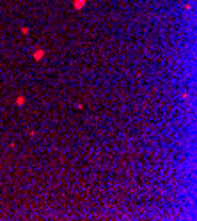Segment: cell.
I'll list each match as a JSON object with an SVG mask.
<instances>
[{
    "mask_svg": "<svg viewBox=\"0 0 197 221\" xmlns=\"http://www.w3.org/2000/svg\"><path fill=\"white\" fill-rule=\"evenodd\" d=\"M85 6V0H73V7L75 9H82Z\"/></svg>",
    "mask_w": 197,
    "mask_h": 221,
    "instance_id": "2",
    "label": "cell"
},
{
    "mask_svg": "<svg viewBox=\"0 0 197 221\" xmlns=\"http://www.w3.org/2000/svg\"><path fill=\"white\" fill-rule=\"evenodd\" d=\"M32 57H34V60H41L43 57H45V50H36L32 53Z\"/></svg>",
    "mask_w": 197,
    "mask_h": 221,
    "instance_id": "1",
    "label": "cell"
},
{
    "mask_svg": "<svg viewBox=\"0 0 197 221\" xmlns=\"http://www.w3.org/2000/svg\"><path fill=\"white\" fill-rule=\"evenodd\" d=\"M23 103H25V97H23V96H18L16 104H18V106H23Z\"/></svg>",
    "mask_w": 197,
    "mask_h": 221,
    "instance_id": "3",
    "label": "cell"
}]
</instances>
